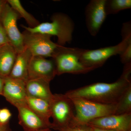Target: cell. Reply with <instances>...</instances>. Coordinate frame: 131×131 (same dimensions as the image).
Listing matches in <instances>:
<instances>
[{"instance_id":"6da1fadb","label":"cell","mask_w":131,"mask_h":131,"mask_svg":"<svg viewBox=\"0 0 131 131\" xmlns=\"http://www.w3.org/2000/svg\"><path fill=\"white\" fill-rule=\"evenodd\" d=\"M131 63L124 65L122 74L111 83L97 82L68 91L65 94L105 104H117L125 91L131 84Z\"/></svg>"},{"instance_id":"7a4b0ae2","label":"cell","mask_w":131,"mask_h":131,"mask_svg":"<svg viewBox=\"0 0 131 131\" xmlns=\"http://www.w3.org/2000/svg\"><path fill=\"white\" fill-rule=\"evenodd\" d=\"M50 20L51 22L40 23L34 28L23 25L20 26L29 32L56 36L57 43L61 46L71 43L73 39L74 24L70 17L62 13H56L52 15Z\"/></svg>"},{"instance_id":"3957f363","label":"cell","mask_w":131,"mask_h":131,"mask_svg":"<svg viewBox=\"0 0 131 131\" xmlns=\"http://www.w3.org/2000/svg\"><path fill=\"white\" fill-rule=\"evenodd\" d=\"M82 49L59 46L52 57L56 65V75L84 74L95 70L84 66L80 62Z\"/></svg>"},{"instance_id":"277c9868","label":"cell","mask_w":131,"mask_h":131,"mask_svg":"<svg viewBox=\"0 0 131 131\" xmlns=\"http://www.w3.org/2000/svg\"><path fill=\"white\" fill-rule=\"evenodd\" d=\"M70 98L73 102L75 113L72 125H87L93 120L115 114L117 104H103L82 98Z\"/></svg>"},{"instance_id":"5b68a950","label":"cell","mask_w":131,"mask_h":131,"mask_svg":"<svg viewBox=\"0 0 131 131\" xmlns=\"http://www.w3.org/2000/svg\"><path fill=\"white\" fill-rule=\"evenodd\" d=\"M50 103L52 119V129L59 131L73 125L75 113L73 102L69 97L65 94H54Z\"/></svg>"},{"instance_id":"8992f818","label":"cell","mask_w":131,"mask_h":131,"mask_svg":"<svg viewBox=\"0 0 131 131\" xmlns=\"http://www.w3.org/2000/svg\"><path fill=\"white\" fill-rule=\"evenodd\" d=\"M131 43V37L122 39L119 43L113 46L95 50L83 49L80 61L83 65L94 69L101 67L108 59L113 56L120 55L127 46Z\"/></svg>"},{"instance_id":"52a82bcc","label":"cell","mask_w":131,"mask_h":131,"mask_svg":"<svg viewBox=\"0 0 131 131\" xmlns=\"http://www.w3.org/2000/svg\"><path fill=\"white\" fill-rule=\"evenodd\" d=\"M22 33L24 46L30 52L32 56L52 58L60 46L52 41V36L50 35L31 33L25 30Z\"/></svg>"},{"instance_id":"ba28073f","label":"cell","mask_w":131,"mask_h":131,"mask_svg":"<svg viewBox=\"0 0 131 131\" xmlns=\"http://www.w3.org/2000/svg\"><path fill=\"white\" fill-rule=\"evenodd\" d=\"M20 18L18 14L9 6L7 2L3 11L1 22L5 29L10 44L17 54L25 49L24 37L17 25V20Z\"/></svg>"},{"instance_id":"9c48e42d","label":"cell","mask_w":131,"mask_h":131,"mask_svg":"<svg viewBox=\"0 0 131 131\" xmlns=\"http://www.w3.org/2000/svg\"><path fill=\"white\" fill-rule=\"evenodd\" d=\"M106 0H91L85 11L87 29L91 35L95 36L100 30L106 17L105 9Z\"/></svg>"},{"instance_id":"30bf717a","label":"cell","mask_w":131,"mask_h":131,"mask_svg":"<svg viewBox=\"0 0 131 131\" xmlns=\"http://www.w3.org/2000/svg\"><path fill=\"white\" fill-rule=\"evenodd\" d=\"M56 75L54 60L43 57L32 56L28 71V80L43 79L50 82Z\"/></svg>"},{"instance_id":"8fae6325","label":"cell","mask_w":131,"mask_h":131,"mask_svg":"<svg viewBox=\"0 0 131 131\" xmlns=\"http://www.w3.org/2000/svg\"><path fill=\"white\" fill-rule=\"evenodd\" d=\"M26 82L8 77L4 78L3 95L10 104L17 108L26 104Z\"/></svg>"},{"instance_id":"7c38bea8","label":"cell","mask_w":131,"mask_h":131,"mask_svg":"<svg viewBox=\"0 0 131 131\" xmlns=\"http://www.w3.org/2000/svg\"><path fill=\"white\" fill-rule=\"evenodd\" d=\"M88 124L101 129L131 131V113L109 115L93 120Z\"/></svg>"},{"instance_id":"4fadbf2b","label":"cell","mask_w":131,"mask_h":131,"mask_svg":"<svg viewBox=\"0 0 131 131\" xmlns=\"http://www.w3.org/2000/svg\"><path fill=\"white\" fill-rule=\"evenodd\" d=\"M18 112L19 124L24 131H35L51 127L28 107L26 104L16 108Z\"/></svg>"},{"instance_id":"5bb4252c","label":"cell","mask_w":131,"mask_h":131,"mask_svg":"<svg viewBox=\"0 0 131 131\" xmlns=\"http://www.w3.org/2000/svg\"><path fill=\"white\" fill-rule=\"evenodd\" d=\"M50 83L41 79L28 80L26 84L27 96L39 98L50 102L54 94L51 91Z\"/></svg>"},{"instance_id":"9a60e30c","label":"cell","mask_w":131,"mask_h":131,"mask_svg":"<svg viewBox=\"0 0 131 131\" xmlns=\"http://www.w3.org/2000/svg\"><path fill=\"white\" fill-rule=\"evenodd\" d=\"M32 56L30 52L26 48L23 51L17 54L9 77L27 81L28 80V68Z\"/></svg>"},{"instance_id":"2e32d148","label":"cell","mask_w":131,"mask_h":131,"mask_svg":"<svg viewBox=\"0 0 131 131\" xmlns=\"http://www.w3.org/2000/svg\"><path fill=\"white\" fill-rule=\"evenodd\" d=\"M17 53L10 43L3 46L0 49V77L4 78L9 77Z\"/></svg>"},{"instance_id":"e0dca14e","label":"cell","mask_w":131,"mask_h":131,"mask_svg":"<svg viewBox=\"0 0 131 131\" xmlns=\"http://www.w3.org/2000/svg\"><path fill=\"white\" fill-rule=\"evenodd\" d=\"M26 104L35 114L50 125L51 129V122L50 121L51 117L50 102L39 98L27 96Z\"/></svg>"},{"instance_id":"ac0fdd59","label":"cell","mask_w":131,"mask_h":131,"mask_svg":"<svg viewBox=\"0 0 131 131\" xmlns=\"http://www.w3.org/2000/svg\"><path fill=\"white\" fill-rule=\"evenodd\" d=\"M7 3L18 14L20 18L24 19L28 25V27L34 28L38 25L40 22L34 16L28 13L23 7L19 0H7Z\"/></svg>"},{"instance_id":"d6986e66","label":"cell","mask_w":131,"mask_h":131,"mask_svg":"<svg viewBox=\"0 0 131 131\" xmlns=\"http://www.w3.org/2000/svg\"><path fill=\"white\" fill-rule=\"evenodd\" d=\"M131 8V0H106L105 9L107 15L116 14Z\"/></svg>"},{"instance_id":"ffe728a7","label":"cell","mask_w":131,"mask_h":131,"mask_svg":"<svg viewBox=\"0 0 131 131\" xmlns=\"http://www.w3.org/2000/svg\"><path fill=\"white\" fill-rule=\"evenodd\" d=\"M131 113V84L125 91L116 105L115 114Z\"/></svg>"},{"instance_id":"44dd1931","label":"cell","mask_w":131,"mask_h":131,"mask_svg":"<svg viewBox=\"0 0 131 131\" xmlns=\"http://www.w3.org/2000/svg\"><path fill=\"white\" fill-rule=\"evenodd\" d=\"M12 116V113L7 108L0 109V123L2 124H9V120Z\"/></svg>"},{"instance_id":"7402d4cb","label":"cell","mask_w":131,"mask_h":131,"mask_svg":"<svg viewBox=\"0 0 131 131\" xmlns=\"http://www.w3.org/2000/svg\"><path fill=\"white\" fill-rule=\"evenodd\" d=\"M119 56L121 61L124 65L131 63V43L127 46L124 51Z\"/></svg>"},{"instance_id":"603a6c76","label":"cell","mask_w":131,"mask_h":131,"mask_svg":"<svg viewBox=\"0 0 131 131\" xmlns=\"http://www.w3.org/2000/svg\"><path fill=\"white\" fill-rule=\"evenodd\" d=\"M59 131H91L88 125H72L61 129Z\"/></svg>"},{"instance_id":"cb8c5ba5","label":"cell","mask_w":131,"mask_h":131,"mask_svg":"<svg viewBox=\"0 0 131 131\" xmlns=\"http://www.w3.org/2000/svg\"><path fill=\"white\" fill-rule=\"evenodd\" d=\"M10 43L5 29L0 21V46Z\"/></svg>"},{"instance_id":"d4e9b609","label":"cell","mask_w":131,"mask_h":131,"mask_svg":"<svg viewBox=\"0 0 131 131\" xmlns=\"http://www.w3.org/2000/svg\"><path fill=\"white\" fill-rule=\"evenodd\" d=\"M0 131H12L9 124L3 125L0 123Z\"/></svg>"},{"instance_id":"484cf974","label":"cell","mask_w":131,"mask_h":131,"mask_svg":"<svg viewBox=\"0 0 131 131\" xmlns=\"http://www.w3.org/2000/svg\"><path fill=\"white\" fill-rule=\"evenodd\" d=\"M7 3V1L5 0H0V21H1V18L2 15L3 11L5 4Z\"/></svg>"},{"instance_id":"4316f807","label":"cell","mask_w":131,"mask_h":131,"mask_svg":"<svg viewBox=\"0 0 131 131\" xmlns=\"http://www.w3.org/2000/svg\"><path fill=\"white\" fill-rule=\"evenodd\" d=\"M87 125H88V124H87ZM88 125L90 127L91 131H115L113 130H108V129H101V128H98V127L92 126L90 125Z\"/></svg>"},{"instance_id":"83f0119b","label":"cell","mask_w":131,"mask_h":131,"mask_svg":"<svg viewBox=\"0 0 131 131\" xmlns=\"http://www.w3.org/2000/svg\"><path fill=\"white\" fill-rule=\"evenodd\" d=\"M4 79L0 77V95H3V86H4Z\"/></svg>"},{"instance_id":"f1b7e54d","label":"cell","mask_w":131,"mask_h":131,"mask_svg":"<svg viewBox=\"0 0 131 131\" xmlns=\"http://www.w3.org/2000/svg\"><path fill=\"white\" fill-rule=\"evenodd\" d=\"M35 131H51V129H49V128H47V129H42V130Z\"/></svg>"},{"instance_id":"f546056e","label":"cell","mask_w":131,"mask_h":131,"mask_svg":"<svg viewBox=\"0 0 131 131\" xmlns=\"http://www.w3.org/2000/svg\"><path fill=\"white\" fill-rule=\"evenodd\" d=\"M3 46V45L0 46V49H1V47H2V46Z\"/></svg>"}]
</instances>
